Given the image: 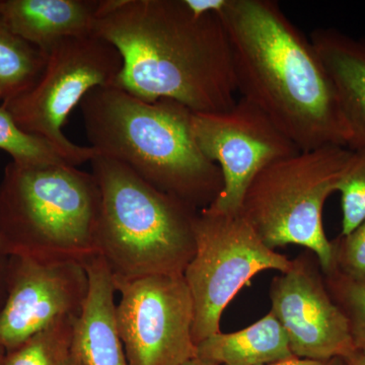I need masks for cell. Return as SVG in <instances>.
Here are the masks:
<instances>
[{
  "instance_id": "44dd1931",
  "label": "cell",
  "mask_w": 365,
  "mask_h": 365,
  "mask_svg": "<svg viewBox=\"0 0 365 365\" xmlns=\"http://www.w3.org/2000/svg\"><path fill=\"white\" fill-rule=\"evenodd\" d=\"M325 276L329 292L348 319L355 349L365 352V283L349 279L337 270Z\"/></svg>"
},
{
  "instance_id": "7402d4cb",
  "label": "cell",
  "mask_w": 365,
  "mask_h": 365,
  "mask_svg": "<svg viewBox=\"0 0 365 365\" xmlns=\"http://www.w3.org/2000/svg\"><path fill=\"white\" fill-rule=\"evenodd\" d=\"M334 245L335 270L349 279L365 283V220Z\"/></svg>"
},
{
  "instance_id": "30bf717a",
  "label": "cell",
  "mask_w": 365,
  "mask_h": 365,
  "mask_svg": "<svg viewBox=\"0 0 365 365\" xmlns=\"http://www.w3.org/2000/svg\"><path fill=\"white\" fill-rule=\"evenodd\" d=\"M118 330L129 365H181L197 357L194 307L184 275L114 278Z\"/></svg>"
},
{
  "instance_id": "9c48e42d",
  "label": "cell",
  "mask_w": 365,
  "mask_h": 365,
  "mask_svg": "<svg viewBox=\"0 0 365 365\" xmlns=\"http://www.w3.org/2000/svg\"><path fill=\"white\" fill-rule=\"evenodd\" d=\"M192 131L203 155L222 173V191L206 207L222 215H240L257 176L300 151L267 115L244 98L225 111L193 113Z\"/></svg>"
},
{
  "instance_id": "5b68a950",
  "label": "cell",
  "mask_w": 365,
  "mask_h": 365,
  "mask_svg": "<svg viewBox=\"0 0 365 365\" xmlns=\"http://www.w3.org/2000/svg\"><path fill=\"white\" fill-rule=\"evenodd\" d=\"M98 248L113 277L182 275L195 252L199 210L151 186L122 163L97 155Z\"/></svg>"
},
{
  "instance_id": "d6986e66",
  "label": "cell",
  "mask_w": 365,
  "mask_h": 365,
  "mask_svg": "<svg viewBox=\"0 0 365 365\" xmlns=\"http://www.w3.org/2000/svg\"><path fill=\"white\" fill-rule=\"evenodd\" d=\"M76 317L60 319L6 353L4 365H60L71 350Z\"/></svg>"
},
{
  "instance_id": "4fadbf2b",
  "label": "cell",
  "mask_w": 365,
  "mask_h": 365,
  "mask_svg": "<svg viewBox=\"0 0 365 365\" xmlns=\"http://www.w3.org/2000/svg\"><path fill=\"white\" fill-rule=\"evenodd\" d=\"M88 292L73 326L71 350L86 365H129L116 318L114 284L111 270L102 256L83 264Z\"/></svg>"
},
{
  "instance_id": "603a6c76",
  "label": "cell",
  "mask_w": 365,
  "mask_h": 365,
  "mask_svg": "<svg viewBox=\"0 0 365 365\" xmlns=\"http://www.w3.org/2000/svg\"><path fill=\"white\" fill-rule=\"evenodd\" d=\"M197 16H220L230 0H184Z\"/></svg>"
},
{
  "instance_id": "cb8c5ba5",
  "label": "cell",
  "mask_w": 365,
  "mask_h": 365,
  "mask_svg": "<svg viewBox=\"0 0 365 365\" xmlns=\"http://www.w3.org/2000/svg\"><path fill=\"white\" fill-rule=\"evenodd\" d=\"M9 257L0 247V307L4 304L6 292L7 271H9Z\"/></svg>"
},
{
  "instance_id": "4316f807",
  "label": "cell",
  "mask_w": 365,
  "mask_h": 365,
  "mask_svg": "<svg viewBox=\"0 0 365 365\" xmlns=\"http://www.w3.org/2000/svg\"><path fill=\"white\" fill-rule=\"evenodd\" d=\"M60 365H86L85 362L83 361V359L76 354V352L72 351L69 352V354L67 355L66 359H64L63 361L61 362Z\"/></svg>"
},
{
  "instance_id": "9a60e30c",
  "label": "cell",
  "mask_w": 365,
  "mask_h": 365,
  "mask_svg": "<svg viewBox=\"0 0 365 365\" xmlns=\"http://www.w3.org/2000/svg\"><path fill=\"white\" fill-rule=\"evenodd\" d=\"M349 129L348 148H365V39L337 29H316L311 35Z\"/></svg>"
},
{
  "instance_id": "2e32d148",
  "label": "cell",
  "mask_w": 365,
  "mask_h": 365,
  "mask_svg": "<svg viewBox=\"0 0 365 365\" xmlns=\"http://www.w3.org/2000/svg\"><path fill=\"white\" fill-rule=\"evenodd\" d=\"M294 356L271 312L242 330L213 334L197 344V357L215 365H270Z\"/></svg>"
},
{
  "instance_id": "ffe728a7",
  "label": "cell",
  "mask_w": 365,
  "mask_h": 365,
  "mask_svg": "<svg viewBox=\"0 0 365 365\" xmlns=\"http://www.w3.org/2000/svg\"><path fill=\"white\" fill-rule=\"evenodd\" d=\"M353 151L351 162L336 187L342 207L341 237L350 234L365 220V148Z\"/></svg>"
},
{
  "instance_id": "3957f363",
  "label": "cell",
  "mask_w": 365,
  "mask_h": 365,
  "mask_svg": "<svg viewBox=\"0 0 365 365\" xmlns=\"http://www.w3.org/2000/svg\"><path fill=\"white\" fill-rule=\"evenodd\" d=\"M79 105L98 155L197 210L208 207L222 191L220 168L197 145L193 112L184 105L145 102L114 86L93 88Z\"/></svg>"
},
{
  "instance_id": "f546056e",
  "label": "cell",
  "mask_w": 365,
  "mask_h": 365,
  "mask_svg": "<svg viewBox=\"0 0 365 365\" xmlns=\"http://www.w3.org/2000/svg\"><path fill=\"white\" fill-rule=\"evenodd\" d=\"M332 365H346L343 359H334Z\"/></svg>"
},
{
  "instance_id": "ba28073f",
  "label": "cell",
  "mask_w": 365,
  "mask_h": 365,
  "mask_svg": "<svg viewBox=\"0 0 365 365\" xmlns=\"http://www.w3.org/2000/svg\"><path fill=\"white\" fill-rule=\"evenodd\" d=\"M195 252L184 278L194 307L195 344L220 332L223 311L245 285L265 270L287 272L292 261L269 248L240 213L199 210L194 223Z\"/></svg>"
},
{
  "instance_id": "5bb4252c",
  "label": "cell",
  "mask_w": 365,
  "mask_h": 365,
  "mask_svg": "<svg viewBox=\"0 0 365 365\" xmlns=\"http://www.w3.org/2000/svg\"><path fill=\"white\" fill-rule=\"evenodd\" d=\"M101 0H0V16L47 54L67 38L95 34Z\"/></svg>"
},
{
  "instance_id": "7a4b0ae2",
  "label": "cell",
  "mask_w": 365,
  "mask_h": 365,
  "mask_svg": "<svg viewBox=\"0 0 365 365\" xmlns=\"http://www.w3.org/2000/svg\"><path fill=\"white\" fill-rule=\"evenodd\" d=\"M237 93L300 150L348 148L337 93L311 40L274 0H230L220 14Z\"/></svg>"
},
{
  "instance_id": "f1b7e54d",
  "label": "cell",
  "mask_w": 365,
  "mask_h": 365,
  "mask_svg": "<svg viewBox=\"0 0 365 365\" xmlns=\"http://www.w3.org/2000/svg\"><path fill=\"white\" fill-rule=\"evenodd\" d=\"M4 356H6V352L0 349V365H4Z\"/></svg>"
},
{
  "instance_id": "7c38bea8",
  "label": "cell",
  "mask_w": 365,
  "mask_h": 365,
  "mask_svg": "<svg viewBox=\"0 0 365 365\" xmlns=\"http://www.w3.org/2000/svg\"><path fill=\"white\" fill-rule=\"evenodd\" d=\"M271 313L299 359L331 361L356 351L349 323L309 257L292 260L270 287Z\"/></svg>"
},
{
  "instance_id": "ac0fdd59",
  "label": "cell",
  "mask_w": 365,
  "mask_h": 365,
  "mask_svg": "<svg viewBox=\"0 0 365 365\" xmlns=\"http://www.w3.org/2000/svg\"><path fill=\"white\" fill-rule=\"evenodd\" d=\"M0 150L9 153L16 165L28 169L72 165L54 144L21 129L2 105H0Z\"/></svg>"
},
{
  "instance_id": "6da1fadb",
  "label": "cell",
  "mask_w": 365,
  "mask_h": 365,
  "mask_svg": "<svg viewBox=\"0 0 365 365\" xmlns=\"http://www.w3.org/2000/svg\"><path fill=\"white\" fill-rule=\"evenodd\" d=\"M95 34L116 47L123 67L114 86L193 113L237 102L232 52L220 16H197L184 0H101Z\"/></svg>"
},
{
  "instance_id": "d4e9b609",
  "label": "cell",
  "mask_w": 365,
  "mask_h": 365,
  "mask_svg": "<svg viewBox=\"0 0 365 365\" xmlns=\"http://www.w3.org/2000/svg\"><path fill=\"white\" fill-rule=\"evenodd\" d=\"M332 364L333 360H331V361H319V360L304 359L294 356L292 359L281 360V361L270 365H332Z\"/></svg>"
},
{
  "instance_id": "8992f818",
  "label": "cell",
  "mask_w": 365,
  "mask_h": 365,
  "mask_svg": "<svg viewBox=\"0 0 365 365\" xmlns=\"http://www.w3.org/2000/svg\"><path fill=\"white\" fill-rule=\"evenodd\" d=\"M353 153L344 146L329 145L273 163L249 187L241 215L269 248L304 247L328 275L335 270V254L323 227L324 205Z\"/></svg>"
},
{
  "instance_id": "277c9868",
  "label": "cell",
  "mask_w": 365,
  "mask_h": 365,
  "mask_svg": "<svg viewBox=\"0 0 365 365\" xmlns=\"http://www.w3.org/2000/svg\"><path fill=\"white\" fill-rule=\"evenodd\" d=\"M101 192L73 165L28 169L13 162L0 181V247L9 257L81 264L101 256Z\"/></svg>"
},
{
  "instance_id": "e0dca14e",
  "label": "cell",
  "mask_w": 365,
  "mask_h": 365,
  "mask_svg": "<svg viewBox=\"0 0 365 365\" xmlns=\"http://www.w3.org/2000/svg\"><path fill=\"white\" fill-rule=\"evenodd\" d=\"M47 54L14 33L0 16V101L6 104L32 88L44 71Z\"/></svg>"
},
{
  "instance_id": "52a82bcc",
  "label": "cell",
  "mask_w": 365,
  "mask_h": 365,
  "mask_svg": "<svg viewBox=\"0 0 365 365\" xmlns=\"http://www.w3.org/2000/svg\"><path fill=\"white\" fill-rule=\"evenodd\" d=\"M123 67L115 46L96 34L67 38L53 46L40 78L20 97L1 104L21 129L54 144L71 165L91 162L97 151L66 136L67 118L88 91L114 86Z\"/></svg>"
},
{
  "instance_id": "83f0119b",
  "label": "cell",
  "mask_w": 365,
  "mask_h": 365,
  "mask_svg": "<svg viewBox=\"0 0 365 365\" xmlns=\"http://www.w3.org/2000/svg\"><path fill=\"white\" fill-rule=\"evenodd\" d=\"M181 365H215L212 364H209V362L204 361V360L198 359H193L191 360H188V361L184 362V364Z\"/></svg>"
},
{
  "instance_id": "8fae6325",
  "label": "cell",
  "mask_w": 365,
  "mask_h": 365,
  "mask_svg": "<svg viewBox=\"0 0 365 365\" xmlns=\"http://www.w3.org/2000/svg\"><path fill=\"white\" fill-rule=\"evenodd\" d=\"M88 292V274L78 262L9 257L0 349L11 351L60 319L78 317Z\"/></svg>"
},
{
  "instance_id": "484cf974",
  "label": "cell",
  "mask_w": 365,
  "mask_h": 365,
  "mask_svg": "<svg viewBox=\"0 0 365 365\" xmlns=\"http://www.w3.org/2000/svg\"><path fill=\"white\" fill-rule=\"evenodd\" d=\"M344 360L346 365H365V352L355 351Z\"/></svg>"
}]
</instances>
